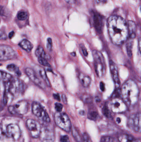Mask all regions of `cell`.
Returning a JSON list of instances; mask_svg holds the SVG:
<instances>
[{
  "label": "cell",
  "instance_id": "cell-30",
  "mask_svg": "<svg viewBox=\"0 0 141 142\" xmlns=\"http://www.w3.org/2000/svg\"><path fill=\"white\" fill-rule=\"evenodd\" d=\"M38 62L40 63L41 65L47 67H50L51 66L50 64L48 62L46 59L43 58H38Z\"/></svg>",
  "mask_w": 141,
  "mask_h": 142
},
{
  "label": "cell",
  "instance_id": "cell-31",
  "mask_svg": "<svg viewBox=\"0 0 141 142\" xmlns=\"http://www.w3.org/2000/svg\"><path fill=\"white\" fill-rule=\"evenodd\" d=\"M63 106L61 103H55V109L57 112H61L63 109Z\"/></svg>",
  "mask_w": 141,
  "mask_h": 142
},
{
  "label": "cell",
  "instance_id": "cell-36",
  "mask_svg": "<svg viewBox=\"0 0 141 142\" xmlns=\"http://www.w3.org/2000/svg\"><path fill=\"white\" fill-rule=\"evenodd\" d=\"M84 139H85V141L86 142H92L90 139L89 136L88 134L86 133H85L84 134Z\"/></svg>",
  "mask_w": 141,
  "mask_h": 142
},
{
  "label": "cell",
  "instance_id": "cell-39",
  "mask_svg": "<svg viewBox=\"0 0 141 142\" xmlns=\"http://www.w3.org/2000/svg\"><path fill=\"white\" fill-rule=\"evenodd\" d=\"M53 96L54 98L58 101H60L61 99H60V96L59 94H53Z\"/></svg>",
  "mask_w": 141,
  "mask_h": 142
},
{
  "label": "cell",
  "instance_id": "cell-11",
  "mask_svg": "<svg viewBox=\"0 0 141 142\" xmlns=\"http://www.w3.org/2000/svg\"><path fill=\"white\" fill-rule=\"evenodd\" d=\"M129 128L136 132H141V116L137 113L131 116L127 122Z\"/></svg>",
  "mask_w": 141,
  "mask_h": 142
},
{
  "label": "cell",
  "instance_id": "cell-34",
  "mask_svg": "<svg viewBox=\"0 0 141 142\" xmlns=\"http://www.w3.org/2000/svg\"><path fill=\"white\" fill-rule=\"evenodd\" d=\"M7 39V36L5 32L0 30V41H4Z\"/></svg>",
  "mask_w": 141,
  "mask_h": 142
},
{
  "label": "cell",
  "instance_id": "cell-29",
  "mask_svg": "<svg viewBox=\"0 0 141 142\" xmlns=\"http://www.w3.org/2000/svg\"><path fill=\"white\" fill-rule=\"evenodd\" d=\"M103 113L107 118H110L111 116V112L108 108L107 106H104L102 108Z\"/></svg>",
  "mask_w": 141,
  "mask_h": 142
},
{
  "label": "cell",
  "instance_id": "cell-40",
  "mask_svg": "<svg viewBox=\"0 0 141 142\" xmlns=\"http://www.w3.org/2000/svg\"><path fill=\"white\" fill-rule=\"evenodd\" d=\"M100 88L102 91H104L105 90V84L103 82H101L100 84Z\"/></svg>",
  "mask_w": 141,
  "mask_h": 142
},
{
  "label": "cell",
  "instance_id": "cell-10",
  "mask_svg": "<svg viewBox=\"0 0 141 142\" xmlns=\"http://www.w3.org/2000/svg\"><path fill=\"white\" fill-rule=\"evenodd\" d=\"M26 124L32 137L35 138L38 137L41 131L39 123L34 120L29 119L26 121Z\"/></svg>",
  "mask_w": 141,
  "mask_h": 142
},
{
  "label": "cell",
  "instance_id": "cell-33",
  "mask_svg": "<svg viewBox=\"0 0 141 142\" xmlns=\"http://www.w3.org/2000/svg\"><path fill=\"white\" fill-rule=\"evenodd\" d=\"M47 48L49 50H51L52 47V41L51 38H48L47 39Z\"/></svg>",
  "mask_w": 141,
  "mask_h": 142
},
{
  "label": "cell",
  "instance_id": "cell-18",
  "mask_svg": "<svg viewBox=\"0 0 141 142\" xmlns=\"http://www.w3.org/2000/svg\"><path fill=\"white\" fill-rule=\"evenodd\" d=\"M79 78L84 87H88L91 83V79L88 76H84L83 74H80Z\"/></svg>",
  "mask_w": 141,
  "mask_h": 142
},
{
  "label": "cell",
  "instance_id": "cell-20",
  "mask_svg": "<svg viewBox=\"0 0 141 142\" xmlns=\"http://www.w3.org/2000/svg\"><path fill=\"white\" fill-rule=\"evenodd\" d=\"M35 55L37 58H45L47 59V55L43 48L41 46H38L35 51Z\"/></svg>",
  "mask_w": 141,
  "mask_h": 142
},
{
  "label": "cell",
  "instance_id": "cell-22",
  "mask_svg": "<svg viewBox=\"0 0 141 142\" xmlns=\"http://www.w3.org/2000/svg\"><path fill=\"white\" fill-rule=\"evenodd\" d=\"M7 69L10 71L14 72V73L17 76H20L21 75V72L19 71V68H18L14 64L8 65L7 66Z\"/></svg>",
  "mask_w": 141,
  "mask_h": 142
},
{
  "label": "cell",
  "instance_id": "cell-45",
  "mask_svg": "<svg viewBox=\"0 0 141 142\" xmlns=\"http://www.w3.org/2000/svg\"><path fill=\"white\" fill-rule=\"evenodd\" d=\"M80 115H83L85 114V112L83 111H80Z\"/></svg>",
  "mask_w": 141,
  "mask_h": 142
},
{
  "label": "cell",
  "instance_id": "cell-3",
  "mask_svg": "<svg viewBox=\"0 0 141 142\" xmlns=\"http://www.w3.org/2000/svg\"><path fill=\"white\" fill-rule=\"evenodd\" d=\"M139 90L136 83L129 80L122 86L121 94L122 100L127 106L135 105L137 102Z\"/></svg>",
  "mask_w": 141,
  "mask_h": 142
},
{
  "label": "cell",
  "instance_id": "cell-19",
  "mask_svg": "<svg viewBox=\"0 0 141 142\" xmlns=\"http://www.w3.org/2000/svg\"><path fill=\"white\" fill-rule=\"evenodd\" d=\"M38 71H39V74H40V76L45 82L46 84H47V86L50 87L51 84L44 70L42 68H40Z\"/></svg>",
  "mask_w": 141,
  "mask_h": 142
},
{
  "label": "cell",
  "instance_id": "cell-43",
  "mask_svg": "<svg viewBox=\"0 0 141 142\" xmlns=\"http://www.w3.org/2000/svg\"><path fill=\"white\" fill-rule=\"evenodd\" d=\"M116 122L118 123H120V122H121V119H120V118H119V117L117 118L116 119Z\"/></svg>",
  "mask_w": 141,
  "mask_h": 142
},
{
  "label": "cell",
  "instance_id": "cell-37",
  "mask_svg": "<svg viewBox=\"0 0 141 142\" xmlns=\"http://www.w3.org/2000/svg\"><path fill=\"white\" fill-rule=\"evenodd\" d=\"M81 49H82V52L83 53L84 55H85L86 57H87L88 55V53L87 51V49L85 48V47L84 46H81Z\"/></svg>",
  "mask_w": 141,
  "mask_h": 142
},
{
  "label": "cell",
  "instance_id": "cell-7",
  "mask_svg": "<svg viewBox=\"0 0 141 142\" xmlns=\"http://www.w3.org/2000/svg\"><path fill=\"white\" fill-rule=\"evenodd\" d=\"M29 109V103L26 101L18 102L14 106H10L8 110L13 115H24L27 113Z\"/></svg>",
  "mask_w": 141,
  "mask_h": 142
},
{
  "label": "cell",
  "instance_id": "cell-26",
  "mask_svg": "<svg viewBox=\"0 0 141 142\" xmlns=\"http://www.w3.org/2000/svg\"><path fill=\"white\" fill-rule=\"evenodd\" d=\"M27 16L28 15L27 13L24 11H22L19 12V13H18L17 18L19 20H24L27 18Z\"/></svg>",
  "mask_w": 141,
  "mask_h": 142
},
{
  "label": "cell",
  "instance_id": "cell-6",
  "mask_svg": "<svg viewBox=\"0 0 141 142\" xmlns=\"http://www.w3.org/2000/svg\"><path fill=\"white\" fill-rule=\"evenodd\" d=\"M32 109L33 114L39 119L46 123L50 122V118L48 114L40 103L34 102L32 104Z\"/></svg>",
  "mask_w": 141,
  "mask_h": 142
},
{
  "label": "cell",
  "instance_id": "cell-44",
  "mask_svg": "<svg viewBox=\"0 0 141 142\" xmlns=\"http://www.w3.org/2000/svg\"><path fill=\"white\" fill-rule=\"evenodd\" d=\"M140 45H141V41H140V39H139L138 41V45H139V48L140 52Z\"/></svg>",
  "mask_w": 141,
  "mask_h": 142
},
{
  "label": "cell",
  "instance_id": "cell-21",
  "mask_svg": "<svg viewBox=\"0 0 141 142\" xmlns=\"http://www.w3.org/2000/svg\"><path fill=\"white\" fill-rule=\"evenodd\" d=\"M118 140L120 142H133L135 138L130 135H123L119 137Z\"/></svg>",
  "mask_w": 141,
  "mask_h": 142
},
{
  "label": "cell",
  "instance_id": "cell-25",
  "mask_svg": "<svg viewBox=\"0 0 141 142\" xmlns=\"http://www.w3.org/2000/svg\"><path fill=\"white\" fill-rule=\"evenodd\" d=\"M99 114L96 111H91L88 113V118L90 120L95 121L98 118Z\"/></svg>",
  "mask_w": 141,
  "mask_h": 142
},
{
  "label": "cell",
  "instance_id": "cell-35",
  "mask_svg": "<svg viewBox=\"0 0 141 142\" xmlns=\"http://www.w3.org/2000/svg\"><path fill=\"white\" fill-rule=\"evenodd\" d=\"M61 142H70V140L68 136L67 135L62 136L61 137Z\"/></svg>",
  "mask_w": 141,
  "mask_h": 142
},
{
  "label": "cell",
  "instance_id": "cell-28",
  "mask_svg": "<svg viewBox=\"0 0 141 142\" xmlns=\"http://www.w3.org/2000/svg\"><path fill=\"white\" fill-rule=\"evenodd\" d=\"M100 142H115V140L111 136H105L101 137Z\"/></svg>",
  "mask_w": 141,
  "mask_h": 142
},
{
  "label": "cell",
  "instance_id": "cell-38",
  "mask_svg": "<svg viewBox=\"0 0 141 142\" xmlns=\"http://www.w3.org/2000/svg\"><path fill=\"white\" fill-rule=\"evenodd\" d=\"M96 2L98 5H103L106 3L107 0H96Z\"/></svg>",
  "mask_w": 141,
  "mask_h": 142
},
{
  "label": "cell",
  "instance_id": "cell-12",
  "mask_svg": "<svg viewBox=\"0 0 141 142\" xmlns=\"http://www.w3.org/2000/svg\"><path fill=\"white\" fill-rule=\"evenodd\" d=\"M5 133L8 137L12 138L14 140H17L20 137V129L17 125L10 124L7 126Z\"/></svg>",
  "mask_w": 141,
  "mask_h": 142
},
{
  "label": "cell",
  "instance_id": "cell-47",
  "mask_svg": "<svg viewBox=\"0 0 141 142\" xmlns=\"http://www.w3.org/2000/svg\"></svg>",
  "mask_w": 141,
  "mask_h": 142
},
{
  "label": "cell",
  "instance_id": "cell-5",
  "mask_svg": "<svg viewBox=\"0 0 141 142\" xmlns=\"http://www.w3.org/2000/svg\"><path fill=\"white\" fill-rule=\"evenodd\" d=\"M55 122L56 125L63 130L69 132L72 128L71 123L68 116L66 113H56L54 116Z\"/></svg>",
  "mask_w": 141,
  "mask_h": 142
},
{
  "label": "cell",
  "instance_id": "cell-41",
  "mask_svg": "<svg viewBox=\"0 0 141 142\" xmlns=\"http://www.w3.org/2000/svg\"><path fill=\"white\" fill-rule=\"evenodd\" d=\"M62 100H63V103L65 104H67V99L66 95L64 94H63L62 96Z\"/></svg>",
  "mask_w": 141,
  "mask_h": 142
},
{
  "label": "cell",
  "instance_id": "cell-24",
  "mask_svg": "<svg viewBox=\"0 0 141 142\" xmlns=\"http://www.w3.org/2000/svg\"><path fill=\"white\" fill-rule=\"evenodd\" d=\"M72 134L74 138L77 142H83V140L82 139L78 131L74 127L72 128Z\"/></svg>",
  "mask_w": 141,
  "mask_h": 142
},
{
  "label": "cell",
  "instance_id": "cell-32",
  "mask_svg": "<svg viewBox=\"0 0 141 142\" xmlns=\"http://www.w3.org/2000/svg\"><path fill=\"white\" fill-rule=\"evenodd\" d=\"M7 10L4 7L0 6V15L2 16H6L7 14Z\"/></svg>",
  "mask_w": 141,
  "mask_h": 142
},
{
  "label": "cell",
  "instance_id": "cell-46",
  "mask_svg": "<svg viewBox=\"0 0 141 142\" xmlns=\"http://www.w3.org/2000/svg\"><path fill=\"white\" fill-rule=\"evenodd\" d=\"M71 54V55L73 56V57H75L76 56V53H75V52H72Z\"/></svg>",
  "mask_w": 141,
  "mask_h": 142
},
{
  "label": "cell",
  "instance_id": "cell-27",
  "mask_svg": "<svg viewBox=\"0 0 141 142\" xmlns=\"http://www.w3.org/2000/svg\"><path fill=\"white\" fill-rule=\"evenodd\" d=\"M82 100L86 103H91L93 101V99L91 96L88 94L84 95L82 98Z\"/></svg>",
  "mask_w": 141,
  "mask_h": 142
},
{
  "label": "cell",
  "instance_id": "cell-15",
  "mask_svg": "<svg viewBox=\"0 0 141 142\" xmlns=\"http://www.w3.org/2000/svg\"><path fill=\"white\" fill-rule=\"evenodd\" d=\"M93 24L97 32H101L103 27V18L101 15L97 13H94Z\"/></svg>",
  "mask_w": 141,
  "mask_h": 142
},
{
  "label": "cell",
  "instance_id": "cell-42",
  "mask_svg": "<svg viewBox=\"0 0 141 142\" xmlns=\"http://www.w3.org/2000/svg\"><path fill=\"white\" fill-rule=\"evenodd\" d=\"M14 32L13 31H12L11 32H10L8 35V37L10 39H11L13 38V37L14 36Z\"/></svg>",
  "mask_w": 141,
  "mask_h": 142
},
{
  "label": "cell",
  "instance_id": "cell-16",
  "mask_svg": "<svg viewBox=\"0 0 141 142\" xmlns=\"http://www.w3.org/2000/svg\"><path fill=\"white\" fill-rule=\"evenodd\" d=\"M128 27L129 36L130 39L135 38L136 36V25L135 23L132 21L129 20L127 23Z\"/></svg>",
  "mask_w": 141,
  "mask_h": 142
},
{
  "label": "cell",
  "instance_id": "cell-4",
  "mask_svg": "<svg viewBox=\"0 0 141 142\" xmlns=\"http://www.w3.org/2000/svg\"><path fill=\"white\" fill-rule=\"evenodd\" d=\"M92 54L94 62L95 71L97 76L101 77L104 74L106 70L104 57L101 52L96 50H94Z\"/></svg>",
  "mask_w": 141,
  "mask_h": 142
},
{
  "label": "cell",
  "instance_id": "cell-14",
  "mask_svg": "<svg viewBox=\"0 0 141 142\" xmlns=\"http://www.w3.org/2000/svg\"><path fill=\"white\" fill-rule=\"evenodd\" d=\"M109 64L111 74L115 84V87L116 88H118L120 86V83L118 73L117 66L112 60H110Z\"/></svg>",
  "mask_w": 141,
  "mask_h": 142
},
{
  "label": "cell",
  "instance_id": "cell-13",
  "mask_svg": "<svg viewBox=\"0 0 141 142\" xmlns=\"http://www.w3.org/2000/svg\"><path fill=\"white\" fill-rule=\"evenodd\" d=\"M25 72L29 79L36 85L41 87V88L44 89L45 88V85L43 84V83L42 82L41 80L38 77L35 71L32 70V69L26 68Z\"/></svg>",
  "mask_w": 141,
  "mask_h": 142
},
{
  "label": "cell",
  "instance_id": "cell-1",
  "mask_svg": "<svg viewBox=\"0 0 141 142\" xmlns=\"http://www.w3.org/2000/svg\"><path fill=\"white\" fill-rule=\"evenodd\" d=\"M107 27L109 36L114 44L121 45L128 39L127 24L123 18L111 15L108 19Z\"/></svg>",
  "mask_w": 141,
  "mask_h": 142
},
{
  "label": "cell",
  "instance_id": "cell-2",
  "mask_svg": "<svg viewBox=\"0 0 141 142\" xmlns=\"http://www.w3.org/2000/svg\"><path fill=\"white\" fill-rule=\"evenodd\" d=\"M3 82L5 87L3 103L7 105L10 101L17 98L23 93L24 85L19 79L13 76L11 79Z\"/></svg>",
  "mask_w": 141,
  "mask_h": 142
},
{
  "label": "cell",
  "instance_id": "cell-9",
  "mask_svg": "<svg viewBox=\"0 0 141 142\" xmlns=\"http://www.w3.org/2000/svg\"><path fill=\"white\" fill-rule=\"evenodd\" d=\"M111 110L114 113H122L127 110V106L123 101L118 98H114L111 102Z\"/></svg>",
  "mask_w": 141,
  "mask_h": 142
},
{
  "label": "cell",
  "instance_id": "cell-17",
  "mask_svg": "<svg viewBox=\"0 0 141 142\" xmlns=\"http://www.w3.org/2000/svg\"><path fill=\"white\" fill-rule=\"evenodd\" d=\"M19 45L24 50L27 52H30L33 48L32 44L28 40L24 39L19 42Z\"/></svg>",
  "mask_w": 141,
  "mask_h": 142
},
{
  "label": "cell",
  "instance_id": "cell-23",
  "mask_svg": "<svg viewBox=\"0 0 141 142\" xmlns=\"http://www.w3.org/2000/svg\"><path fill=\"white\" fill-rule=\"evenodd\" d=\"M133 41L132 39H130L128 40L126 44V50L127 54L129 57H131L132 56V50L133 47Z\"/></svg>",
  "mask_w": 141,
  "mask_h": 142
},
{
  "label": "cell",
  "instance_id": "cell-8",
  "mask_svg": "<svg viewBox=\"0 0 141 142\" xmlns=\"http://www.w3.org/2000/svg\"><path fill=\"white\" fill-rule=\"evenodd\" d=\"M17 57L16 52L11 47L5 45H0V61L13 60Z\"/></svg>",
  "mask_w": 141,
  "mask_h": 142
}]
</instances>
